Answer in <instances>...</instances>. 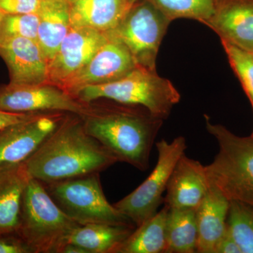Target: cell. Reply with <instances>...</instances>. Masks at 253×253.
I'll use <instances>...</instances> for the list:
<instances>
[{"mask_svg": "<svg viewBox=\"0 0 253 253\" xmlns=\"http://www.w3.org/2000/svg\"><path fill=\"white\" fill-rule=\"evenodd\" d=\"M90 104L81 102L51 84L0 86V110L14 113H68L84 116Z\"/></svg>", "mask_w": 253, "mask_h": 253, "instance_id": "obj_9", "label": "cell"}, {"mask_svg": "<svg viewBox=\"0 0 253 253\" xmlns=\"http://www.w3.org/2000/svg\"><path fill=\"white\" fill-rule=\"evenodd\" d=\"M59 208L81 225L106 224L134 226L105 196L100 173L44 184Z\"/></svg>", "mask_w": 253, "mask_h": 253, "instance_id": "obj_6", "label": "cell"}, {"mask_svg": "<svg viewBox=\"0 0 253 253\" xmlns=\"http://www.w3.org/2000/svg\"><path fill=\"white\" fill-rule=\"evenodd\" d=\"M118 163L86 132L78 115L64 116L54 131L24 163L30 177L43 184L101 173Z\"/></svg>", "mask_w": 253, "mask_h": 253, "instance_id": "obj_1", "label": "cell"}, {"mask_svg": "<svg viewBox=\"0 0 253 253\" xmlns=\"http://www.w3.org/2000/svg\"><path fill=\"white\" fill-rule=\"evenodd\" d=\"M227 230L242 253H253V208L238 201H230Z\"/></svg>", "mask_w": 253, "mask_h": 253, "instance_id": "obj_24", "label": "cell"}, {"mask_svg": "<svg viewBox=\"0 0 253 253\" xmlns=\"http://www.w3.org/2000/svg\"><path fill=\"white\" fill-rule=\"evenodd\" d=\"M107 35L108 41L83 69L61 86V89L74 96L85 86L118 81L138 66L126 46Z\"/></svg>", "mask_w": 253, "mask_h": 253, "instance_id": "obj_11", "label": "cell"}, {"mask_svg": "<svg viewBox=\"0 0 253 253\" xmlns=\"http://www.w3.org/2000/svg\"><path fill=\"white\" fill-rule=\"evenodd\" d=\"M69 3L73 2V1H76V0H68Z\"/></svg>", "mask_w": 253, "mask_h": 253, "instance_id": "obj_33", "label": "cell"}, {"mask_svg": "<svg viewBox=\"0 0 253 253\" xmlns=\"http://www.w3.org/2000/svg\"><path fill=\"white\" fill-rule=\"evenodd\" d=\"M116 103L96 107L90 104L89 112L82 117L84 128L118 162L144 172L164 121L142 106Z\"/></svg>", "mask_w": 253, "mask_h": 253, "instance_id": "obj_2", "label": "cell"}, {"mask_svg": "<svg viewBox=\"0 0 253 253\" xmlns=\"http://www.w3.org/2000/svg\"><path fill=\"white\" fill-rule=\"evenodd\" d=\"M38 42L48 63L71 29L68 0H42L38 12Z\"/></svg>", "mask_w": 253, "mask_h": 253, "instance_id": "obj_18", "label": "cell"}, {"mask_svg": "<svg viewBox=\"0 0 253 253\" xmlns=\"http://www.w3.org/2000/svg\"><path fill=\"white\" fill-rule=\"evenodd\" d=\"M74 97L85 104L104 99L141 106L163 121L181 99L180 94L169 80L161 77L156 70L139 66L118 81L85 86Z\"/></svg>", "mask_w": 253, "mask_h": 253, "instance_id": "obj_4", "label": "cell"}, {"mask_svg": "<svg viewBox=\"0 0 253 253\" xmlns=\"http://www.w3.org/2000/svg\"><path fill=\"white\" fill-rule=\"evenodd\" d=\"M170 23L148 0H135L121 23L106 33L126 46L138 66L156 70L160 46Z\"/></svg>", "mask_w": 253, "mask_h": 253, "instance_id": "obj_8", "label": "cell"}, {"mask_svg": "<svg viewBox=\"0 0 253 253\" xmlns=\"http://www.w3.org/2000/svg\"><path fill=\"white\" fill-rule=\"evenodd\" d=\"M169 208L165 206L152 217L135 228L115 253H166V225Z\"/></svg>", "mask_w": 253, "mask_h": 253, "instance_id": "obj_21", "label": "cell"}, {"mask_svg": "<svg viewBox=\"0 0 253 253\" xmlns=\"http://www.w3.org/2000/svg\"><path fill=\"white\" fill-rule=\"evenodd\" d=\"M135 228L106 224L81 225L71 233L67 243L81 246L87 253H115Z\"/></svg>", "mask_w": 253, "mask_h": 253, "instance_id": "obj_20", "label": "cell"}, {"mask_svg": "<svg viewBox=\"0 0 253 253\" xmlns=\"http://www.w3.org/2000/svg\"><path fill=\"white\" fill-rule=\"evenodd\" d=\"M166 235V253H196L198 228L196 210L169 208Z\"/></svg>", "mask_w": 253, "mask_h": 253, "instance_id": "obj_22", "label": "cell"}, {"mask_svg": "<svg viewBox=\"0 0 253 253\" xmlns=\"http://www.w3.org/2000/svg\"><path fill=\"white\" fill-rule=\"evenodd\" d=\"M210 184L206 166L183 154L168 181L163 203L168 208L196 210Z\"/></svg>", "mask_w": 253, "mask_h": 253, "instance_id": "obj_15", "label": "cell"}, {"mask_svg": "<svg viewBox=\"0 0 253 253\" xmlns=\"http://www.w3.org/2000/svg\"><path fill=\"white\" fill-rule=\"evenodd\" d=\"M4 14H2V13L0 12V23H1V19H2L3 16H4Z\"/></svg>", "mask_w": 253, "mask_h": 253, "instance_id": "obj_32", "label": "cell"}, {"mask_svg": "<svg viewBox=\"0 0 253 253\" xmlns=\"http://www.w3.org/2000/svg\"><path fill=\"white\" fill-rule=\"evenodd\" d=\"M251 136H253V131L252 134H251Z\"/></svg>", "mask_w": 253, "mask_h": 253, "instance_id": "obj_34", "label": "cell"}, {"mask_svg": "<svg viewBox=\"0 0 253 253\" xmlns=\"http://www.w3.org/2000/svg\"><path fill=\"white\" fill-rule=\"evenodd\" d=\"M172 22L178 18L206 24L214 12L217 0H148Z\"/></svg>", "mask_w": 253, "mask_h": 253, "instance_id": "obj_23", "label": "cell"}, {"mask_svg": "<svg viewBox=\"0 0 253 253\" xmlns=\"http://www.w3.org/2000/svg\"><path fill=\"white\" fill-rule=\"evenodd\" d=\"M29 174L23 163L0 171V234L16 233Z\"/></svg>", "mask_w": 253, "mask_h": 253, "instance_id": "obj_19", "label": "cell"}, {"mask_svg": "<svg viewBox=\"0 0 253 253\" xmlns=\"http://www.w3.org/2000/svg\"><path fill=\"white\" fill-rule=\"evenodd\" d=\"M206 118L207 130L219 148L212 162L206 166L210 181L229 201L253 208V136L236 135Z\"/></svg>", "mask_w": 253, "mask_h": 253, "instance_id": "obj_5", "label": "cell"}, {"mask_svg": "<svg viewBox=\"0 0 253 253\" xmlns=\"http://www.w3.org/2000/svg\"><path fill=\"white\" fill-rule=\"evenodd\" d=\"M42 0H0V12L4 14H38Z\"/></svg>", "mask_w": 253, "mask_h": 253, "instance_id": "obj_27", "label": "cell"}, {"mask_svg": "<svg viewBox=\"0 0 253 253\" xmlns=\"http://www.w3.org/2000/svg\"><path fill=\"white\" fill-rule=\"evenodd\" d=\"M109 36L89 28H71L54 58L48 63L49 84L61 86L92 59Z\"/></svg>", "mask_w": 253, "mask_h": 253, "instance_id": "obj_12", "label": "cell"}, {"mask_svg": "<svg viewBox=\"0 0 253 253\" xmlns=\"http://www.w3.org/2000/svg\"><path fill=\"white\" fill-rule=\"evenodd\" d=\"M0 57L12 84H49L48 62L38 42L24 38L0 41Z\"/></svg>", "mask_w": 253, "mask_h": 253, "instance_id": "obj_13", "label": "cell"}, {"mask_svg": "<svg viewBox=\"0 0 253 253\" xmlns=\"http://www.w3.org/2000/svg\"><path fill=\"white\" fill-rule=\"evenodd\" d=\"M61 253H87L81 246L71 243H67L61 249Z\"/></svg>", "mask_w": 253, "mask_h": 253, "instance_id": "obj_31", "label": "cell"}, {"mask_svg": "<svg viewBox=\"0 0 253 253\" xmlns=\"http://www.w3.org/2000/svg\"><path fill=\"white\" fill-rule=\"evenodd\" d=\"M34 114L36 113H14L0 110V130L11 125L29 119Z\"/></svg>", "mask_w": 253, "mask_h": 253, "instance_id": "obj_29", "label": "cell"}, {"mask_svg": "<svg viewBox=\"0 0 253 253\" xmlns=\"http://www.w3.org/2000/svg\"><path fill=\"white\" fill-rule=\"evenodd\" d=\"M0 253H33L17 233L0 234Z\"/></svg>", "mask_w": 253, "mask_h": 253, "instance_id": "obj_28", "label": "cell"}, {"mask_svg": "<svg viewBox=\"0 0 253 253\" xmlns=\"http://www.w3.org/2000/svg\"><path fill=\"white\" fill-rule=\"evenodd\" d=\"M81 225L55 203L43 183L30 179L16 233L33 253H61L71 233Z\"/></svg>", "mask_w": 253, "mask_h": 253, "instance_id": "obj_3", "label": "cell"}, {"mask_svg": "<svg viewBox=\"0 0 253 253\" xmlns=\"http://www.w3.org/2000/svg\"><path fill=\"white\" fill-rule=\"evenodd\" d=\"M38 26V14H4L0 23V41L24 38L37 41Z\"/></svg>", "mask_w": 253, "mask_h": 253, "instance_id": "obj_26", "label": "cell"}, {"mask_svg": "<svg viewBox=\"0 0 253 253\" xmlns=\"http://www.w3.org/2000/svg\"><path fill=\"white\" fill-rule=\"evenodd\" d=\"M135 0H76L70 3L71 27L113 31Z\"/></svg>", "mask_w": 253, "mask_h": 253, "instance_id": "obj_17", "label": "cell"}, {"mask_svg": "<svg viewBox=\"0 0 253 253\" xmlns=\"http://www.w3.org/2000/svg\"><path fill=\"white\" fill-rule=\"evenodd\" d=\"M62 112L39 113L0 130V171L22 164L64 118Z\"/></svg>", "mask_w": 253, "mask_h": 253, "instance_id": "obj_10", "label": "cell"}, {"mask_svg": "<svg viewBox=\"0 0 253 253\" xmlns=\"http://www.w3.org/2000/svg\"><path fill=\"white\" fill-rule=\"evenodd\" d=\"M221 43L253 110V54L226 42L221 41Z\"/></svg>", "mask_w": 253, "mask_h": 253, "instance_id": "obj_25", "label": "cell"}, {"mask_svg": "<svg viewBox=\"0 0 253 253\" xmlns=\"http://www.w3.org/2000/svg\"><path fill=\"white\" fill-rule=\"evenodd\" d=\"M229 206V199L211 182L208 192L196 210L198 228L196 253L215 252L218 243L227 231Z\"/></svg>", "mask_w": 253, "mask_h": 253, "instance_id": "obj_16", "label": "cell"}, {"mask_svg": "<svg viewBox=\"0 0 253 253\" xmlns=\"http://www.w3.org/2000/svg\"><path fill=\"white\" fill-rule=\"evenodd\" d=\"M224 41L253 54V0H217L206 23Z\"/></svg>", "mask_w": 253, "mask_h": 253, "instance_id": "obj_14", "label": "cell"}, {"mask_svg": "<svg viewBox=\"0 0 253 253\" xmlns=\"http://www.w3.org/2000/svg\"><path fill=\"white\" fill-rule=\"evenodd\" d=\"M214 253H242V252L235 239L227 230L224 236L218 243Z\"/></svg>", "mask_w": 253, "mask_h": 253, "instance_id": "obj_30", "label": "cell"}, {"mask_svg": "<svg viewBox=\"0 0 253 253\" xmlns=\"http://www.w3.org/2000/svg\"><path fill=\"white\" fill-rule=\"evenodd\" d=\"M156 146L158 159L152 172L132 192L113 204L136 227L157 213L173 169L187 148L186 139L181 136L171 142L161 139Z\"/></svg>", "mask_w": 253, "mask_h": 253, "instance_id": "obj_7", "label": "cell"}]
</instances>
